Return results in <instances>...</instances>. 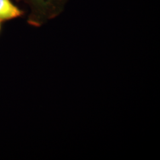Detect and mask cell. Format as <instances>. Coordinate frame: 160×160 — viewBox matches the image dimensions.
I'll return each instance as SVG.
<instances>
[{
	"instance_id": "3957f363",
	"label": "cell",
	"mask_w": 160,
	"mask_h": 160,
	"mask_svg": "<svg viewBox=\"0 0 160 160\" xmlns=\"http://www.w3.org/2000/svg\"><path fill=\"white\" fill-rule=\"evenodd\" d=\"M1 21H0V31H1Z\"/></svg>"
},
{
	"instance_id": "6da1fadb",
	"label": "cell",
	"mask_w": 160,
	"mask_h": 160,
	"mask_svg": "<svg viewBox=\"0 0 160 160\" xmlns=\"http://www.w3.org/2000/svg\"><path fill=\"white\" fill-rule=\"evenodd\" d=\"M28 9V22L40 26L61 14L69 0H16Z\"/></svg>"
},
{
	"instance_id": "7a4b0ae2",
	"label": "cell",
	"mask_w": 160,
	"mask_h": 160,
	"mask_svg": "<svg viewBox=\"0 0 160 160\" xmlns=\"http://www.w3.org/2000/svg\"><path fill=\"white\" fill-rule=\"evenodd\" d=\"M24 12L11 0H0V21H7L22 16Z\"/></svg>"
}]
</instances>
